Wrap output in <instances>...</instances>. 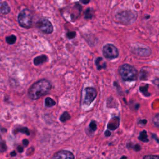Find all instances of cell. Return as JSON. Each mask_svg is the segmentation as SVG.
Returning <instances> with one entry per match:
<instances>
[{"label": "cell", "mask_w": 159, "mask_h": 159, "mask_svg": "<svg viewBox=\"0 0 159 159\" xmlns=\"http://www.w3.org/2000/svg\"><path fill=\"white\" fill-rule=\"evenodd\" d=\"M52 89V84L45 79L40 80L34 83L29 89V97L32 100H37L48 94Z\"/></svg>", "instance_id": "cell-1"}, {"label": "cell", "mask_w": 159, "mask_h": 159, "mask_svg": "<svg viewBox=\"0 0 159 159\" xmlns=\"http://www.w3.org/2000/svg\"><path fill=\"white\" fill-rule=\"evenodd\" d=\"M119 73L121 78L125 81H135L138 77L137 70L132 65L125 63L119 68Z\"/></svg>", "instance_id": "cell-2"}, {"label": "cell", "mask_w": 159, "mask_h": 159, "mask_svg": "<svg viewBox=\"0 0 159 159\" xmlns=\"http://www.w3.org/2000/svg\"><path fill=\"white\" fill-rule=\"evenodd\" d=\"M137 14L135 11H124L118 12L116 15V19L120 22L124 24L133 23L137 19Z\"/></svg>", "instance_id": "cell-3"}, {"label": "cell", "mask_w": 159, "mask_h": 159, "mask_svg": "<svg viewBox=\"0 0 159 159\" xmlns=\"http://www.w3.org/2000/svg\"><path fill=\"white\" fill-rule=\"evenodd\" d=\"M19 25L24 28H30L32 24V14L27 9H23L18 16Z\"/></svg>", "instance_id": "cell-4"}, {"label": "cell", "mask_w": 159, "mask_h": 159, "mask_svg": "<svg viewBox=\"0 0 159 159\" xmlns=\"http://www.w3.org/2000/svg\"><path fill=\"white\" fill-rule=\"evenodd\" d=\"M102 53L106 58L114 59L119 56V51L116 46L112 44L107 43L103 47Z\"/></svg>", "instance_id": "cell-5"}, {"label": "cell", "mask_w": 159, "mask_h": 159, "mask_svg": "<svg viewBox=\"0 0 159 159\" xmlns=\"http://www.w3.org/2000/svg\"><path fill=\"white\" fill-rule=\"evenodd\" d=\"M37 27L46 34H52L53 31V27L52 23L47 19H40L37 22Z\"/></svg>", "instance_id": "cell-6"}, {"label": "cell", "mask_w": 159, "mask_h": 159, "mask_svg": "<svg viewBox=\"0 0 159 159\" xmlns=\"http://www.w3.org/2000/svg\"><path fill=\"white\" fill-rule=\"evenodd\" d=\"M97 96V91L93 87H87L85 88V96L83 104L85 105L91 104Z\"/></svg>", "instance_id": "cell-7"}, {"label": "cell", "mask_w": 159, "mask_h": 159, "mask_svg": "<svg viewBox=\"0 0 159 159\" xmlns=\"http://www.w3.org/2000/svg\"><path fill=\"white\" fill-rule=\"evenodd\" d=\"M52 158H63V159H73L75 158V156L73 154L68 150H61L57 153H55L53 157Z\"/></svg>", "instance_id": "cell-8"}, {"label": "cell", "mask_w": 159, "mask_h": 159, "mask_svg": "<svg viewBox=\"0 0 159 159\" xmlns=\"http://www.w3.org/2000/svg\"><path fill=\"white\" fill-rule=\"evenodd\" d=\"M120 124V119L119 117H114L111 118L110 121L107 124V129L109 130H116L119 126Z\"/></svg>", "instance_id": "cell-9"}, {"label": "cell", "mask_w": 159, "mask_h": 159, "mask_svg": "<svg viewBox=\"0 0 159 159\" xmlns=\"http://www.w3.org/2000/svg\"><path fill=\"white\" fill-rule=\"evenodd\" d=\"M135 53L140 56H148L151 53V50L149 48L145 46H139L135 49Z\"/></svg>", "instance_id": "cell-10"}, {"label": "cell", "mask_w": 159, "mask_h": 159, "mask_svg": "<svg viewBox=\"0 0 159 159\" xmlns=\"http://www.w3.org/2000/svg\"><path fill=\"white\" fill-rule=\"evenodd\" d=\"M48 60V57L45 55H42L35 57L34 59V64L35 65H39L46 62Z\"/></svg>", "instance_id": "cell-11"}, {"label": "cell", "mask_w": 159, "mask_h": 159, "mask_svg": "<svg viewBox=\"0 0 159 159\" xmlns=\"http://www.w3.org/2000/svg\"><path fill=\"white\" fill-rule=\"evenodd\" d=\"M10 12V7L6 2H0V14H6Z\"/></svg>", "instance_id": "cell-12"}, {"label": "cell", "mask_w": 159, "mask_h": 159, "mask_svg": "<svg viewBox=\"0 0 159 159\" xmlns=\"http://www.w3.org/2000/svg\"><path fill=\"white\" fill-rule=\"evenodd\" d=\"M95 63H96L98 70H100L102 68H106V63L104 61L102 58H101V57H98L96 60Z\"/></svg>", "instance_id": "cell-13"}, {"label": "cell", "mask_w": 159, "mask_h": 159, "mask_svg": "<svg viewBox=\"0 0 159 159\" xmlns=\"http://www.w3.org/2000/svg\"><path fill=\"white\" fill-rule=\"evenodd\" d=\"M138 139L139 140H140L141 142H148L149 141V139L148 138V135H147V132L146 130H142L140 134H139V136L138 137Z\"/></svg>", "instance_id": "cell-14"}, {"label": "cell", "mask_w": 159, "mask_h": 159, "mask_svg": "<svg viewBox=\"0 0 159 159\" xmlns=\"http://www.w3.org/2000/svg\"><path fill=\"white\" fill-rule=\"evenodd\" d=\"M56 104V102L50 97H47L45 99V105L47 107H51Z\"/></svg>", "instance_id": "cell-15"}, {"label": "cell", "mask_w": 159, "mask_h": 159, "mask_svg": "<svg viewBox=\"0 0 159 159\" xmlns=\"http://www.w3.org/2000/svg\"><path fill=\"white\" fill-rule=\"evenodd\" d=\"M148 84H146V85H145V86H140L139 90L144 96H149L150 95V93H148Z\"/></svg>", "instance_id": "cell-16"}, {"label": "cell", "mask_w": 159, "mask_h": 159, "mask_svg": "<svg viewBox=\"0 0 159 159\" xmlns=\"http://www.w3.org/2000/svg\"><path fill=\"white\" fill-rule=\"evenodd\" d=\"M93 16H94V11L91 8L87 9L84 12V18L86 19H91Z\"/></svg>", "instance_id": "cell-17"}, {"label": "cell", "mask_w": 159, "mask_h": 159, "mask_svg": "<svg viewBox=\"0 0 159 159\" xmlns=\"http://www.w3.org/2000/svg\"><path fill=\"white\" fill-rule=\"evenodd\" d=\"M71 118L70 115L68 112H64L60 117V120L62 122H65Z\"/></svg>", "instance_id": "cell-18"}, {"label": "cell", "mask_w": 159, "mask_h": 159, "mask_svg": "<svg viewBox=\"0 0 159 159\" xmlns=\"http://www.w3.org/2000/svg\"><path fill=\"white\" fill-rule=\"evenodd\" d=\"M16 37L14 35H12L6 37V42L9 44H11V45L14 44L16 42Z\"/></svg>", "instance_id": "cell-19"}, {"label": "cell", "mask_w": 159, "mask_h": 159, "mask_svg": "<svg viewBox=\"0 0 159 159\" xmlns=\"http://www.w3.org/2000/svg\"><path fill=\"white\" fill-rule=\"evenodd\" d=\"M89 128L90 129V130L93 132H94L96 131V130L97 129V125H96V123L94 120H92L90 123H89Z\"/></svg>", "instance_id": "cell-20"}, {"label": "cell", "mask_w": 159, "mask_h": 159, "mask_svg": "<svg viewBox=\"0 0 159 159\" xmlns=\"http://www.w3.org/2000/svg\"><path fill=\"white\" fill-rule=\"evenodd\" d=\"M17 132H19L25 134L27 135H30V132H29V129L27 127H23V128H21V129H19L18 130H17Z\"/></svg>", "instance_id": "cell-21"}, {"label": "cell", "mask_w": 159, "mask_h": 159, "mask_svg": "<svg viewBox=\"0 0 159 159\" xmlns=\"http://www.w3.org/2000/svg\"><path fill=\"white\" fill-rule=\"evenodd\" d=\"M66 36L68 39H72L74 37H75L76 36V32L75 31H71V32H69L66 34Z\"/></svg>", "instance_id": "cell-22"}, {"label": "cell", "mask_w": 159, "mask_h": 159, "mask_svg": "<svg viewBox=\"0 0 159 159\" xmlns=\"http://www.w3.org/2000/svg\"><path fill=\"white\" fill-rule=\"evenodd\" d=\"M158 120H159V118H158V114H157L153 118V122L155 124V126L158 127Z\"/></svg>", "instance_id": "cell-23"}, {"label": "cell", "mask_w": 159, "mask_h": 159, "mask_svg": "<svg viewBox=\"0 0 159 159\" xmlns=\"http://www.w3.org/2000/svg\"><path fill=\"white\" fill-rule=\"evenodd\" d=\"M143 158H158V155H146L143 157Z\"/></svg>", "instance_id": "cell-24"}, {"label": "cell", "mask_w": 159, "mask_h": 159, "mask_svg": "<svg viewBox=\"0 0 159 159\" xmlns=\"http://www.w3.org/2000/svg\"><path fill=\"white\" fill-rule=\"evenodd\" d=\"M132 148H133L134 150H135V151H140V149H141V146H140L139 144H137H137H135L134 146L132 147Z\"/></svg>", "instance_id": "cell-25"}, {"label": "cell", "mask_w": 159, "mask_h": 159, "mask_svg": "<svg viewBox=\"0 0 159 159\" xmlns=\"http://www.w3.org/2000/svg\"><path fill=\"white\" fill-rule=\"evenodd\" d=\"M104 135L106 137H109L111 135V132L109 131V130H106L104 132Z\"/></svg>", "instance_id": "cell-26"}, {"label": "cell", "mask_w": 159, "mask_h": 159, "mask_svg": "<svg viewBox=\"0 0 159 159\" xmlns=\"http://www.w3.org/2000/svg\"><path fill=\"white\" fill-rule=\"evenodd\" d=\"M22 143H23V144H24L25 146H27L28 144H29V141H28V140H27V139H24L23 141H22Z\"/></svg>", "instance_id": "cell-27"}, {"label": "cell", "mask_w": 159, "mask_h": 159, "mask_svg": "<svg viewBox=\"0 0 159 159\" xmlns=\"http://www.w3.org/2000/svg\"><path fill=\"white\" fill-rule=\"evenodd\" d=\"M17 150L19 153H22L23 152V147L22 146H18L17 147Z\"/></svg>", "instance_id": "cell-28"}, {"label": "cell", "mask_w": 159, "mask_h": 159, "mask_svg": "<svg viewBox=\"0 0 159 159\" xmlns=\"http://www.w3.org/2000/svg\"><path fill=\"white\" fill-rule=\"evenodd\" d=\"M80 2H81L83 4H87L89 2V1L90 0H80Z\"/></svg>", "instance_id": "cell-29"}, {"label": "cell", "mask_w": 159, "mask_h": 159, "mask_svg": "<svg viewBox=\"0 0 159 159\" xmlns=\"http://www.w3.org/2000/svg\"><path fill=\"white\" fill-rule=\"evenodd\" d=\"M139 122H141V123H142V124H144V125H145V124L147 122V120H145V119H143V120H140Z\"/></svg>", "instance_id": "cell-30"}, {"label": "cell", "mask_w": 159, "mask_h": 159, "mask_svg": "<svg viewBox=\"0 0 159 159\" xmlns=\"http://www.w3.org/2000/svg\"><path fill=\"white\" fill-rule=\"evenodd\" d=\"M11 156H16V152L15 151L11 152Z\"/></svg>", "instance_id": "cell-31"}, {"label": "cell", "mask_w": 159, "mask_h": 159, "mask_svg": "<svg viewBox=\"0 0 159 159\" xmlns=\"http://www.w3.org/2000/svg\"><path fill=\"white\" fill-rule=\"evenodd\" d=\"M2 143V138H1V136L0 135V144Z\"/></svg>", "instance_id": "cell-32"}, {"label": "cell", "mask_w": 159, "mask_h": 159, "mask_svg": "<svg viewBox=\"0 0 159 159\" xmlns=\"http://www.w3.org/2000/svg\"><path fill=\"white\" fill-rule=\"evenodd\" d=\"M126 158L127 157H121V158Z\"/></svg>", "instance_id": "cell-33"}]
</instances>
